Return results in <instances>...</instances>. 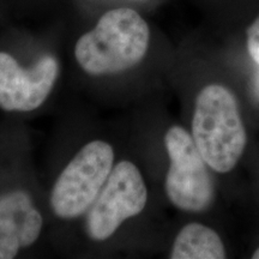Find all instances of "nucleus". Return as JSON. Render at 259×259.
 I'll return each instance as SVG.
<instances>
[{
    "label": "nucleus",
    "mask_w": 259,
    "mask_h": 259,
    "mask_svg": "<svg viewBox=\"0 0 259 259\" xmlns=\"http://www.w3.org/2000/svg\"><path fill=\"white\" fill-rule=\"evenodd\" d=\"M114 167V149L102 139L79 149L61 170L51 191L50 203L57 218L73 220L88 212Z\"/></svg>",
    "instance_id": "obj_3"
},
{
    "label": "nucleus",
    "mask_w": 259,
    "mask_h": 259,
    "mask_svg": "<svg viewBox=\"0 0 259 259\" xmlns=\"http://www.w3.org/2000/svg\"><path fill=\"white\" fill-rule=\"evenodd\" d=\"M191 136L212 170L228 173L234 169L244 154L247 135L231 90L221 84H209L200 90Z\"/></svg>",
    "instance_id": "obj_2"
},
{
    "label": "nucleus",
    "mask_w": 259,
    "mask_h": 259,
    "mask_svg": "<svg viewBox=\"0 0 259 259\" xmlns=\"http://www.w3.org/2000/svg\"><path fill=\"white\" fill-rule=\"evenodd\" d=\"M247 51L252 59L259 65V16L247 29Z\"/></svg>",
    "instance_id": "obj_9"
},
{
    "label": "nucleus",
    "mask_w": 259,
    "mask_h": 259,
    "mask_svg": "<svg viewBox=\"0 0 259 259\" xmlns=\"http://www.w3.org/2000/svg\"><path fill=\"white\" fill-rule=\"evenodd\" d=\"M171 259H223L225 245L210 227L192 222L181 228L173 242Z\"/></svg>",
    "instance_id": "obj_8"
},
{
    "label": "nucleus",
    "mask_w": 259,
    "mask_h": 259,
    "mask_svg": "<svg viewBox=\"0 0 259 259\" xmlns=\"http://www.w3.org/2000/svg\"><path fill=\"white\" fill-rule=\"evenodd\" d=\"M253 88H254V93L257 97L259 99V71L257 73H255V77H254V80H253Z\"/></svg>",
    "instance_id": "obj_10"
},
{
    "label": "nucleus",
    "mask_w": 259,
    "mask_h": 259,
    "mask_svg": "<svg viewBox=\"0 0 259 259\" xmlns=\"http://www.w3.org/2000/svg\"><path fill=\"white\" fill-rule=\"evenodd\" d=\"M147 203L148 187L141 170L131 161L118 162L87 212V234L97 242L108 240L127 220L143 211Z\"/></svg>",
    "instance_id": "obj_5"
},
{
    "label": "nucleus",
    "mask_w": 259,
    "mask_h": 259,
    "mask_svg": "<svg viewBox=\"0 0 259 259\" xmlns=\"http://www.w3.org/2000/svg\"><path fill=\"white\" fill-rule=\"evenodd\" d=\"M252 258H253V259H259V247L253 252V254H252Z\"/></svg>",
    "instance_id": "obj_11"
},
{
    "label": "nucleus",
    "mask_w": 259,
    "mask_h": 259,
    "mask_svg": "<svg viewBox=\"0 0 259 259\" xmlns=\"http://www.w3.org/2000/svg\"><path fill=\"white\" fill-rule=\"evenodd\" d=\"M149 41L148 23L137 11L113 9L78 38L74 58L90 76H109L137 66L147 54Z\"/></svg>",
    "instance_id": "obj_1"
},
{
    "label": "nucleus",
    "mask_w": 259,
    "mask_h": 259,
    "mask_svg": "<svg viewBox=\"0 0 259 259\" xmlns=\"http://www.w3.org/2000/svg\"><path fill=\"white\" fill-rule=\"evenodd\" d=\"M44 218L23 190L0 194V259L15 258L40 238Z\"/></svg>",
    "instance_id": "obj_7"
},
{
    "label": "nucleus",
    "mask_w": 259,
    "mask_h": 259,
    "mask_svg": "<svg viewBox=\"0 0 259 259\" xmlns=\"http://www.w3.org/2000/svg\"><path fill=\"white\" fill-rule=\"evenodd\" d=\"M169 157L164 189L169 202L186 212H202L211 205L215 189L209 166L189 132L174 125L164 135Z\"/></svg>",
    "instance_id": "obj_4"
},
{
    "label": "nucleus",
    "mask_w": 259,
    "mask_h": 259,
    "mask_svg": "<svg viewBox=\"0 0 259 259\" xmlns=\"http://www.w3.org/2000/svg\"><path fill=\"white\" fill-rule=\"evenodd\" d=\"M59 77V63L44 56L23 67L11 54L0 52V108L6 112H31L46 102Z\"/></svg>",
    "instance_id": "obj_6"
}]
</instances>
